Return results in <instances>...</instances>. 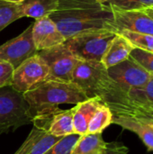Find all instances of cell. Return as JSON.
I'll return each instance as SVG.
<instances>
[{
	"label": "cell",
	"instance_id": "6da1fadb",
	"mask_svg": "<svg viewBox=\"0 0 153 154\" xmlns=\"http://www.w3.org/2000/svg\"><path fill=\"white\" fill-rule=\"evenodd\" d=\"M50 17L66 40L84 32L114 31L112 10L97 0H59L57 10Z\"/></svg>",
	"mask_w": 153,
	"mask_h": 154
},
{
	"label": "cell",
	"instance_id": "7a4b0ae2",
	"mask_svg": "<svg viewBox=\"0 0 153 154\" xmlns=\"http://www.w3.org/2000/svg\"><path fill=\"white\" fill-rule=\"evenodd\" d=\"M72 82L83 90L87 98L98 97L111 111L124 94L99 61L80 60L73 72Z\"/></svg>",
	"mask_w": 153,
	"mask_h": 154
},
{
	"label": "cell",
	"instance_id": "3957f363",
	"mask_svg": "<svg viewBox=\"0 0 153 154\" xmlns=\"http://www.w3.org/2000/svg\"><path fill=\"white\" fill-rule=\"evenodd\" d=\"M24 99L30 106L32 116L43 114L68 104L76 106L84 102L87 96L74 82L46 80L23 94Z\"/></svg>",
	"mask_w": 153,
	"mask_h": 154
},
{
	"label": "cell",
	"instance_id": "277c9868",
	"mask_svg": "<svg viewBox=\"0 0 153 154\" xmlns=\"http://www.w3.org/2000/svg\"><path fill=\"white\" fill-rule=\"evenodd\" d=\"M29 124H32V116L23 94L11 87L0 88V134Z\"/></svg>",
	"mask_w": 153,
	"mask_h": 154
},
{
	"label": "cell",
	"instance_id": "5b68a950",
	"mask_svg": "<svg viewBox=\"0 0 153 154\" xmlns=\"http://www.w3.org/2000/svg\"><path fill=\"white\" fill-rule=\"evenodd\" d=\"M115 35L116 32L109 29L84 32L67 39L64 44L80 60L101 62Z\"/></svg>",
	"mask_w": 153,
	"mask_h": 154
},
{
	"label": "cell",
	"instance_id": "8992f818",
	"mask_svg": "<svg viewBox=\"0 0 153 154\" xmlns=\"http://www.w3.org/2000/svg\"><path fill=\"white\" fill-rule=\"evenodd\" d=\"M38 54L49 68L47 80L72 82L73 72L80 60L64 43L38 51Z\"/></svg>",
	"mask_w": 153,
	"mask_h": 154
},
{
	"label": "cell",
	"instance_id": "52a82bcc",
	"mask_svg": "<svg viewBox=\"0 0 153 154\" xmlns=\"http://www.w3.org/2000/svg\"><path fill=\"white\" fill-rule=\"evenodd\" d=\"M48 78L49 68L37 53L14 69L10 87L24 94L46 81Z\"/></svg>",
	"mask_w": 153,
	"mask_h": 154
},
{
	"label": "cell",
	"instance_id": "ba28073f",
	"mask_svg": "<svg viewBox=\"0 0 153 154\" xmlns=\"http://www.w3.org/2000/svg\"><path fill=\"white\" fill-rule=\"evenodd\" d=\"M107 72L109 77L124 94L144 87L151 78V76L131 57L107 69Z\"/></svg>",
	"mask_w": 153,
	"mask_h": 154
},
{
	"label": "cell",
	"instance_id": "9c48e42d",
	"mask_svg": "<svg viewBox=\"0 0 153 154\" xmlns=\"http://www.w3.org/2000/svg\"><path fill=\"white\" fill-rule=\"evenodd\" d=\"M32 24L20 35L0 45V60L8 62L16 69L24 60L38 53L32 40Z\"/></svg>",
	"mask_w": 153,
	"mask_h": 154
},
{
	"label": "cell",
	"instance_id": "30bf717a",
	"mask_svg": "<svg viewBox=\"0 0 153 154\" xmlns=\"http://www.w3.org/2000/svg\"><path fill=\"white\" fill-rule=\"evenodd\" d=\"M112 112L113 114L143 113L153 116V77L144 87L124 94Z\"/></svg>",
	"mask_w": 153,
	"mask_h": 154
},
{
	"label": "cell",
	"instance_id": "8fae6325",
	"mask_svg": "<svg viewBox=\"0 0 153 154\" xmlns=\"http://www.w3.org/2000/svg\"><path fill=\"white\" fill-rule=\"evenodd\" d=\"M73 107L63 110L59 107L32 117L33 126L44 129L50 134L56 137H65L74 134Z\"/></svg>",
	"mask_w": 153,
	"mask_h": 154
},
{
	"label": "cell",
	"instance_id": "7c38bea8",
	"mask_svg": "<svg viewBox=\"0 0 153 154\" xmlns=\"http://www.w3.org/2000/svg\"><path fill=\"white\" fill-rule=\"evenodd\" d=\"M109 7L113 13L112 27L115 32L118 30H127L153 36V18L148 15L144 10L125 11L110 5Z\"/></svg>",
	"mask_w": 153,
	"mask_h": 154
},
{
	"label": "cell",
	"instance_id": "4fadbf2b",
	"mask_svg": "<svg viewBox=\"0 0 153 154\" xmlns=\"http://www.w3.org/2000/svg\"><path fill=\"white\" fill-rule=\"evenodd\" d=\"M32 40L37 51L65 42L66 39L50 16L35 20L32 23Z\"/></svg>",
	"mask_w": 153,
	"mask_h": 154
},
{
	"label": "cell",
	"instance_id": "5bb4252c",
	"mask_svg": "<svg viewBox=\"0 0 153 154\" xmlns=\"http://www.w3.org/2000/svg\"><path fill=\"white\" fill-rule=\"evenodd\" d=\"M62 138L51 135L44 129L33 126L26 140L14 154H44Z\"/></svg>",
	"mask_w": 153,
	"mask_h": 154
},
{
	"label": "cell",
	"instance_id": "9a60e30c",
	"mask_svg": "<svg viewBox=\"0 0 153 154\" xmlns=\"http://www.w3.org/2000/svg\"><path fill=\"white\" fill-rule=\"evenodd\" d=\"M103 105L98 97H92L73 106V128L76 134L82 136L87 134L92 117Z\"/></svg>",
	"mask_w": 153,
	"mask_h": 154
},
{
	"label": "cell",
	"instance_id": "2e32d148",
	"mask_svg": "<svg viewBox=\"0 0 153 154\" xmlns=\"http://www.w3.org/2000/svg\"><path fill=\"white\" fill-rule=\"evenodd\" d=\"M134 48L135 47L128 39L122 34L116 33L115 37L113 39L106 51L101 62L106 69L114 67L127 60Z\"/></svg>",
	"mask_w": 153,
	"mask_h": 154
},
{
	"label": "cell",
	"instance_id": "e0dca14e",
	"mask_svg": "<svg viewBox=\"0 0 153 154\" xmlns=\"http://www.w3.org/2000/svg\"><path fill=\"white\" fill-rule=\"evenodd\" d=\"M112 124L136 134L148 151L153 152V131L151 127L128 114H114Z\"/></svg>",
	"mask_w": 153,
	"mask_h": 154
},
{
	"label": "cell",
	"instance_id": "ac0fdd59",
	"mask_svg": "<svg viewBox=\"0 0 153 154\" xmlns=\"http://www.w3.org/2000/svg\"><path fill=\"white\" fill-rule=\"evenodd\" d=\"M19 5L23 17L37 20L53 14L59 6V0H24Z\"/></svg>",
	"mask_w": 153,
	"mask_h": 154
},
{
	"label": "cell",
	"instance_id": "d6986e66",
	"mask_svg": "<svg viewBox=\"0 0 153 154\" xmlns=\"http://www.w3.org/2000/svg\"><path fill=\"white\" fill-rule=\"evenodd\" d=\"M106 144L102 134H87L79 136L70 154H100Z\"/></svg>",
	"mask_w": 153,
	"mask_h": 154
},
{
	"label": "cell",
	"instance_id": "ffe728a7",
	"mask_svg": "<svg viewBox=\"0 0 153 154\" xmlns=\"http://www.w3.org/2000/svg\"><path fill=\"white\" fill-rule=\"evenodd\" d=\"M113 112L108 106L103 105L92 117L87 129V134H102L113 122Z\"/></svg>",
	"mask_w": 153,
	"mask_h": 154
},
{
	"label": "cell",
	"instance_id": "44dd1931",
	"mask_svg": "<svg viewBox=\"0 0 153 154\" xmlns=\"http://www.w3.org/2000/svg\"><path fill=\"white\" fill-rule=\"evenodd\" d=\"M23 17L19 4L0 0V32L8 24Z\"/></svg>",
	"mask_w": 153,
	"mask_h": 154
},
{
	"label": "cell",
	"instance_id": "7402d4cb",
	"mask_svg": "<svg viewBox=\"0 0 153 154\" xmlns=\"http://www.w3.org/2000/svg\"><path fill=\"white\" fill-rule=\"evenodd\" d=\"M116 33L122 34L126 39H128L131 43L135 47L142 49L143 51L153 53V36L142 34L127 30H118Z\"/></svg>",
	"mask_w": 153,
	"mask_h": 154
},
{
	"label": "cell",
	"instance_id": "603a6c76",
	"mask_svg": "<svg viewBox=\"0 0 153 154\" xmlns=\"http://www.w3.org/2000/svg\"><path fill=\"white\" fill-rule=\"evenodd\" d=\"M110 6L120 10H145L153 7V0H111L106 2Z\"/></svg>",
	"mask_w": 153,
	"mask_h": 154
},
{
	"label": "cell",
	"instance_id": "cb8c5ba5",
	"mask_svg": "<svg viewBox=\"0 0 153 154\" xmlns=\"http://www.w3.org/2000/svg\"><path fill=\"white\" fill-rule=\"evenodd\" d=\"M130 57L153 77V53L139 48H134Z\"/></svg>",
	"mask_w": 153,
	"mask_h": 154
},
{
	"label": "cell",
	"instance_id": "d4e9b609",
	"mask_svg": "<svg viewBox=\"0 0 153 154\" xmlns=\"http://www.w3.org/2000/svg\"><path fill=\"white\" fill-rule=\"evenodd\" d=\"M78 138L79 135L76 134L65 136L44 154H70Z\"/></svg>",
	"mask_w": 153,
	"mask_h": 154
},
{
	"label": "cell",
	"instance_id": "484cf974",
	"mask_svg": "<svg viewBox=\"0 0 153 154\" xmlns=\"http://www.w3.org/2000/svg\"><path fill=\"white\" fill-rule=\"evenodd\" d=\"M14 69L6 61L0 60V88L10 87Z\"/></svg>",
	"mask_w": 153,
	"mask_h": 154
},
{
	"label": "cell",
	"instance_id": "4316f807",
	"mask_svg": "<svg viewBox=\"0 0 153 154\" xmlns=\"http://www.w3.org/2000/svg\"><path fill=\"white\" fill-rule=\"evenodd\" d=\"M129 149L122 143H107L106 149L100 154H128Z\"/></svg>",
	"mask_w": 153,
	"mask_h": 154
},
{
	"label": "cell",
	"instance_id": "83f0119b",
	"mask_svg": "<svg viewBox=\"0 0 153 154\" xmlns=\"http://www.w3.org/2000/svg\"><path fill=\"white\" fill-rule=\"evenodd\" d=\"M128 115L133 116L134 118H136L140 122L145 124L146 125L151 127V130L153 131V116L143 114V113H129Z\"/></svg>",
	"mask_w": 153,
	"mask_h": 154
},
{
	"label": "cell",
	"instance_id": "f1b7e54d",
	"mask_svg": "<svg viewBox=\"0 0 153 154\" xmlns=\"http://www.w3.org/2000/svg\"><path fill=\"white\" fill-rule=\"evenodd\" d=\"M5 2H8V3H13V4H21L22 2H23L24 0H2Z\"/></svg>",
	"mask_w": 153,
	"mask_h": 154
},
{
	"label": "cell",
	"instance_id": "f546056e",
	"mask_svg": "<svg viewBox=\"0 0 153 154\" xmlns=\"http://www.w3.org/2000/svg\"><path fill=\"white\" fill-rule=\"evenodd\" d=\"M147 14H148V15H150L151 18H153V11L151 9H150V8H147V9H145L144 10Z\"/></svg>",
	"mask_w": 153,
	"mask_h": 154
},
{
	"label": "cell",
	"instance_id": "4dcf8cb0",
	"mask_svg": "<svg viewBox=\"0 0 153 154\" xmlns=\"http://www.w3.org/2000/svg\"><path fill=\"white\" fill-rule=\"evenodd\" d=\"M108 1H111V0H97V2H99L101 4H105V3H106Z\"/></svg>",
	"mask_w": 153,
	"mask_h": 154
},
{
	"label": "cell",
	"instance_id": "1f68e13d",
	"mask_svg": "<svg viewBox=\"0 0 153 154\" xmlns=\"http://www.w3.org/2000/svg\"><path fill=\"white\" fill-rule=\"evenodd\" d=\"M150 9H151V10H152V11H153V7H151Z\"/></svg>",
	"mask_w": 153,
	"mask_h": 154
}]
</instances>
